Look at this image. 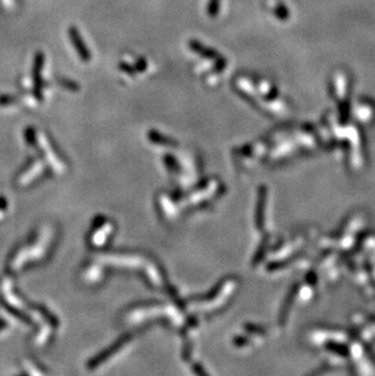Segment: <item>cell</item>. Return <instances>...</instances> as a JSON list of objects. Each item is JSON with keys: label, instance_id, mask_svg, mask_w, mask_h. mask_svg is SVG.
<instances>
[]
</instances>
